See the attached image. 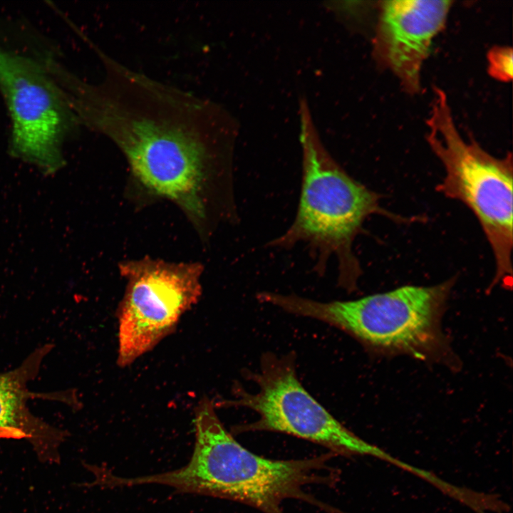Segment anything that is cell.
<instances>
[{
    "instance_id": "obj_1",
    "label": "cell",
    "mask_w": 513,
    "mask_h": 513,
    "mask_svg": "<svg viewBox=\"0 0 513 513\" xmlns=\"http://www.w3.org/2000/svg\"><path fill=\"white\" fill-rule=\"evenodd\" d=\"M102 80L84 82L73 108L80 125L110 139L154 194L202 219L210 168L229 160L238 125L221 105L109 58Z\"/></svg>"
},
{
    "instance_id": "obj_2",
    "label": "cell",
    "mask_w": 513,
    "mask_h": 513,
    "mask_svg": "<svg viewBox=\"0 0 513 513\" xmlns=\"http://www.w3.org/2000/svg\"><path fill=\"white\" fill-rule=\"evenodd\" d=\"M195 442L188 463L177 470L132 478L120 487L158 484L182 493L244 503L264 513H284L282 502L296 499L328 512L332 507L305 492L309 484H333L336 470L328 452L300 460H277L256 455L239 443L219 419L212 402L202 399L195 414Z\"/></svg>"
},
{
    "instance_id": "obj_3",
    "label": "cell",
    "mask_w": 513,
    "mask_h": 513,
    "mask_svg": "<svg viewBox=\"0 0 513 513\" xmlns=\"http://www.w3.org/2000/svg\"><path fill=\"white\" fill-rule=\"evenodd\" d=\"M299 120L302 180L296 214L289 229L267 245L289 249L304 244L318 274L334 259L338 284L354 291L361 268L353 242L369 216L387 212L380 207L378 195L351 177L328 152L305 98L299 101Z\"/></svg>"
},
{
    "instance_id": "obj_4",
    "label": "cell",
    "mask_w": 513,
    "mask_h": 513,
    "mask_svg": "<svg viewBox=\"0 0 513 513\" xmlns=\"http://www.w3.org/2000/svg\"><path fill=\"white\" fill-rule=\"evenodd\" d=\"M452 285L451 279L328 302L264 291L261 301L333 326L372 348L425 358L440 343V321Z\"/></svg>"
},
{
    "instance_id": "obj_5",
    "label": "cell",
    "mask_w": 513,
    "mask_h": 513,
    "mask_svg": "<svg viewBox=\"0 0 513 513\" xmlns=\"http://www.w3.org/2000/svg\"><path fill=\"white\" fill-rule=\"evenodd\" d=\"M428 119V142L445 168L437 187L465 204L477 218L495 261V283L510 279L513 246L512 154L492 156L458 132L445 91L435 87Z\"/></svg>"
},
{
    "instance_id": "obj_6",
    "label": "cell",
    "mask_w": 513,
    "mask_h": 513,
    "mask_svg": "<svg viewBox=\"0 0 513 513\" xmlns=\"http://www.w3.org/2000/svg\"><path fill=\"white\" fill-rule=\"evenodd\" d=\"M0 91L11 122V154L53 174L80 125L63 90L39 58L0 46Z\"/></svg>"
},
{
    "instance_id": "obj_7",
    "label": "cell",
    "mask_w": 513,
    "mask_h": 513,
    "mask_svg": "<svg viewBox=\"0 0 513 513\" xmlns=\"http://www.w3.org/2000/svg\"><path fill=\"white\" fill-rule=\"evenodd\" d=\"M248 376L256 384L257 391L249 393L238 386L234 400L225 404L250 409L258 418L235 428L237 432L284 433L322 445L336 455H382L343 425L305 390L296 375L293 354L279 357L266 353L259 370Z\"/></svg>"
},
{
    "instance_id": "obj_8",
    "label": "cell",
    "mask_w": 513,
    "mask_h": 513,
    "mask_svg": "<svg viewBox=\"0 0 513 513\" xmlns=\"http://www.w3.org/2000/svg\"><path fill=\"white\" fill-rule=\"evenodd\" d=\"M120 270L128 286L119 311L118 363L125 367L171 333L197 301L201 268L145 260Z\"/></svg>"
},
{
    "instance_id": "obj_9",
    "label": "cell",
    "mask_w": 513,
    "mask_h": 513,
    "mask_svg": "<svg viewBox=\"0 0 513 513\" xmlns=\"http://www.w3.org/2000/svg\"><path fill=\"white\" fill-rule=\"evenodd\" d=\"M451 4L444 0L381 3L374 38L375 57L410 93L420 90L423 64L433 38L445 26Z\"/></svg>"
},
{
    "instance_id": "obj_10",
    "label": "cell",
    "mask_w": 513,
    "mask_h": 513,
    "mask_svg": "<svg viewBox=\"0 0 513 513\" xmlns=\"http://www.w3.org/2000/svg\"><path fill=\"white\" fill-rule=\"evenodd\" d=\"M52 347L38 348L14 370L0 373V430L27 439L39 458L57 462L65 433L33 415L27 401L33 395L27 385L37 375L43 358Z\"/></svg>"
},
{
    "instance_id": "obj_11",
    "label": "cell",
    "mask_w": 513,
    "mask_h": 513,
    "mask_svg": "<svg viewBox=\"0 0 513 513\" xmlns=\"http://www.w3.org/2000/svg\"><path fill=\"white\" fill-rule=\"evenodd\" d=\"M489 74L501 81L512 78V50L507 46L492 48L487 56Z\"/></svg>"
}]
</instances>
